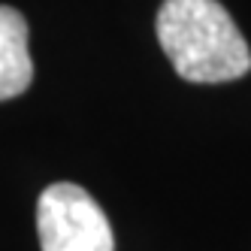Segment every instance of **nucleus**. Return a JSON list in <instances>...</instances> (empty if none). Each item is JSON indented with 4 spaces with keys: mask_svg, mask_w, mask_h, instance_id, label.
<instances>
[{
    "mask_svg": "<svg viewBox=\"0 0 251 251\" xmlns=\"http://www.w3.org/2000/svg\"><path fill=\"white\" fill-rule=\"evenodd\" d=\"M154 27L164 55L185 82L218 85L251 70V49L218 0H164Z\"/></svg>",
    "mask_w": 251,
    "mask_h": 251,
    "instance_id": "nucleus-1",
    "label": "nucleus"
},
{
    "mask_svg": "<svg viewBox=\"0 0 251 251\" xmlns=\"http://www.w3.org/2000/svg\"><path fill=\"white\" fill-rule=\"evenodd\" d=\"M37 233L43 251H115L106 212L73 182L49 185L37 200Z\"/></svg>",
    "mask_w": 251,
    "mask_h": 251,
    "instance_id": "nucleus-2",
    "label": "nucleus"
},
{
    "mask_svg": "<svg viewBox=\"0 0 251 251\" xmlns=\"http://www.w3.org/2000/svg\"><path fill=\"white\" fill-rule=\"evenodd\" d=\"M33 79L27 51V22L19 9L0 6V100L25 94Z\"/></svg>",
    "mask_w": 251,
    "mask_h": 251,
    "instance_id": "nucleus-3",
    "label": "nucleus"
}]
</instances>
